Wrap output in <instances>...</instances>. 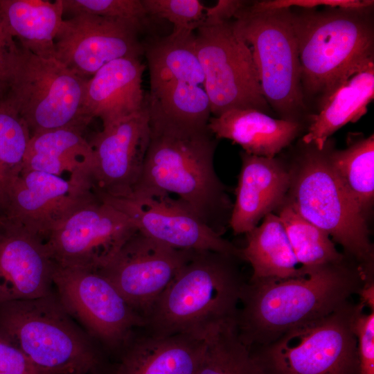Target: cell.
Returning a JSON list of instances; mask_svg holds the SVG:
<instances>
[{"mask_svg":"<svg viewBox=\"0 0 374 374\" xmlns=\"http://www.w3.org/2000/svg\"><path fill=\"white\" fill-rule=\"evenodd\" d=\"M363 309L358 312L354 322L359 374H374V310L364 313Z\"/></svg>","mask_w":374,"mask_h":374,"instance_id":"obj_35","label":"cell"},{"mask_svg":"<svg viewBox=\"0 0 374 374\" xmlns=\"http://www.w3.org/2000/svg\"><path fill=\"white\" fill-rule=\"evenodd\" d=\"M31 134L26 122L5 102L0 103V209L21 173Z\"/></svg>","mask_w":374,"mask_h":374,"instance_id":"obj_31","label":"cell"},{"mask_svg":"<svg viewBox=\"0 0 374 374\" xmlns=\"http://www.w3.org/2000/svg\"><path fill=\"white\" fill-rule=\"evenodd\" d=\"M348 302L332 313L250 349L264 374H359L354 322L364 308Z\"/></svg>","mask_w":374,"mask_h":374,"instance_id":"obj_8","label":"cell"},{"mask_svg":"<svg viewBox=\"0 0 374 374\" xmlns=\"http://www.w3.org/2000/svg\"><path fill=\"white\" fill-rule=\"evenodd\" d=\"M150 139L147 106L103 127L89 141L94 153L91 173L95 194L130 196L139 179Z\"/></svg>","mask_w":374,"mask_h":374,"instance_id":"obj_17","label":"cell"},{"mask_svg":"<svg viewBox=\"0 0 374 374\" xmlns=\"http://www.w3.org/2000/svg\"><path fill=\"white\" fill-rule=\"evenodd\" d=\"M368 282L359 267L345 261L293 278L250 280L235 317L240 338L250 349L268 344L336 311Z\"/></svg>","mask_w":374,"mask_h":374,"instance_id":"obj_1","label":"cell"},{"mask_svg":"<svg viewBox=\"0 0 374 374\" xmlns=\"http://www.w3.org/2000/svg\"><path fill=\"white\" fill-rule=\"evenodd\" d=\"M136 231L124 213L96 197L62 221L44 242L57 265L98 270Z\"/></svg>","mask_w":374,"mask_h":374,"instance_id":"obj_12","label":"cell"},{"mask_svg":"<svg viewBox=\"0 0 374 374\" xmlns=\"http://www.w3.org/2000/svg\"><path fill=\"white\" fill-rule=\"evenodd\" d=\"M87 80L55 57L37 55L17 44L3 102L26 122L31 136L64 127L84 130L81 109Z\"/></svg>","mask_w":374,"mask_h":374,"instance_id":"obj_9","label":"cell"},{"mask_svg":"<svg viewBox=\"0 0 374 374\" xmlns=\"http://www.w3.org/2000/svg\"><path fill=\"white\" fill-rule=\"evenodd\" d=\"M195 374H264L249 347L240 338L235 318L215 326Z\"/></svg>","mask_w":374,"mask_h":374,"instance_id":"obj_28","label":"cell"},{"mask_svg":"<svg viewBox=\"0 0 374 374\" xmlns=\"http://www.w3.org/2000/svg\"><path fill=\"white\" fill-rule=\"evenodd\" d=\"M0 335L33 364L57 374H105L108 364L100 345L52 294L0 304Z\"/></svg>","mask_w":374,"mask_h":374,"instance_id":"obj_5","label":"cell"},{"mask_svg":"<svg viewBox=\"0 0 374 374\" xmlns=\"http://www.w3.org/2000/svg\"><path fill=\"white\" fill-rule=\"evenodd\" d=\"M147 106L150 139L130 196L175 195L213 227L210 219L225 203L213 163L217 139L207 125L180 122Z\"/></svg>","mask_w":374,"mask_h":374,"instance_id":"obj_2","label":"cell"},{"mask_svg":"<svg viewBox=\"0 0 374 374\" xmlns=\"http://www.w3.org/2000/svg\"><path fill=\"white\" fill-rule=\"evenodd\" d=\"M149 105L166 116L195 125H207L211 110L204 87L188 83H170L150 91Z\"/></svg>","mask_w":374,"mask_h":374,"instance_id":"obj_32","label":"cell"},{"mask_svg":"<svg viewBox=\"0 0 374 374\" xmlns=\"http://www.w3.org/2000/svg\"><path fill=\"white\" fill-rule=\"evenodd\" d=\"M0 374H57L39 368L0 335Z\"/></svg>","mask_w":374,"mask_h":374,"instance_id":"obj_36","label":"cell"},{"mask_svg":"<svg viewBox=\"0 0 374 374\" xmlns=\"http://www.w3.org/2000/svg\"><path fill=\"white\" fill-rule=\"evenodd\" d=\"M145 65L139 57H122L101 67L85 84L81 116L87 125L99 118L103 127L139 112L146 98L142 88Z\"/></svg>","mask_w":374,"mask_h":374,"instance_id":"obj_19","label":"cell"},{"mask_svg":"<svg viewBox=\"0 0 374 374\" xmlns=\"http://www.w3.org/2000/svg\"><path fill=\"white\" fill-rule=\"evenodd\" d=\"M195 37L213 116L235 109L270 113L251 50L235 31L233 19L204 23Z\"/></svg>","mask_w":374,"mask_h":374,"instance_id":"obj_10","label":"cell"},{"mask_svg":"<svg viewBox=\"0 0 374 374\" xmlns=\"http://www.w3.org/2000/svg\"><path fill=\"white\" fill-rule=\"evenodd\" d=\"M62 0H0V15L19 45L44 57H55V38L62 23Z\"/></svg>","mask_w":374,"mask_h":374,"instance_id":"obj_25","label":"cell"},{"mask_svg":"<svg viewBox=\"0 0 374 374\" xmlns=\"http://www.w3.org/2000/svg\"><path fill=\"white\" fill-rule=\"evenodd\" d=\"M193 252L173 249L136 231L98 271L145 319Z\"/></svg>","mask_w":374,"mask_h":374,"instance_id":"obj_15","label":"cell"},{"mask_svg":"<svg viewBox=\"0 0 374 374\" xmlns=\"http://www.w3.org/2000/svg\"><path fill=\"white\" fill-rule=\"evenodd\" d=\"M54 290L71 317L104 351L118 355L145 319L98 270L55 263Z\"/></svg>","mask_w":374,"mask_h":374,"instance_id":"obj_11","label":"cell"},{"mask_svg":"<svg viewBox=\"0 0 374 374\" xmlns=\"http://www.w3.org/2000/svg\"><path fill=\"white\" fill-rule=\"evenodd\" d=\"M235 31L251 50L263 96L280 119L309 118L290 8L257 10L247 1L233 19Z\"/></svg>","mask_w":374,"mask_h":374,"instance_id":"obj_7","label":"cell"},{"mask_svg":"<svg viewBox=\"0 0 374 374\" xmlns=\"http://www.w3.org/2000/svg\"><path fill=\"white\" fill-rule=\"evenodd\" d=\"M303 125L256 109H235L211 116L207 127L217 139H229L247 154L274 158L298 136Z\"/></svg>","mask_w":374,"mask_h":374,"instance_id":"obj_23","label":"cell"},{"mask_svg":"<svg viewBox=\"0 0 374 374\" xmlns=\"http://www.w3.org/2000/svg\"><path fill=\"white\" fill-rule=\"evenodd\" d=\"M64 13H80L143 25L148 14L142 0H62Z\"/></svg>","mask_w":374,"mask_h":374,"instance_id":"obj_34","label":"cell"},{"mask_svg":"<svg viewBox=\"0 0 374 374\" xmlns=\"http://www.w3.org/2000/svg\"><path fill=\"white\" fill-rule=\"evenodd\" d=\"M150 73V91L170 83L203 86L195 33L172 32L143 46Z\"/></svg>","mask_w":374,"mask_h":374,"instance_id":"obj_27","label":"cell"},{"mask_svg":"<svg viewBox=\"0 0 374 374\" xmlns=\"http://www.w3.org/2000/svg\"><path fill=\"white\" fill-rule=\"evenodd\" d=\"M242 167L230 217L235 234L247 233L280 206L290 190L291 172L275 157L240 153Z\"/></svg>","mask_w":374,"mask_h":374,"instance_id":"obj_20","label":"cell"},{"mask_svg":"<svg viewBox=\"0 0 374 374\" xmlns=\"http://www.w3.org/2000/svg\"><path fill=\"white\" fill-rule=\"evenodd\" d=\"M17 45L0 15V103L7 94L11 57Z\"/></svg>","mask_w":374,"mask_h":374,"instance_id":"obj_38","label":"cell"},{"mask_svg":"<svg viewBox=\"0 0 374 374\" xmlns=\"http://www.w3.org/2000/svg\"><path fill=\"white\" fill-rule=\"evenodd\" d=\"M89 178L22 170L14 184L0 222L43 241L74 211L96 197Z\"/></svg>","mask_w":374,"mask_h":374,"instance_id":"obj_13","label":"cell"},{"mask_svg":"<svg viewBox=\"0 0 374 374\" xmlns=\"http://www.w3.org/2000/svg\"><path fill=\"white\" fill-rule=\"evenodd\" d=\"M148 16L168 20L173 32L195 33L205 19V7L199 0H142Z\"/></svg>","mask_w":374,"mask_h":374,"instance_id":"obj_33","label":"cell"},{"mask_svg":"<svg viewBox=\"0 0 374 374\" xmlns=\"http://www.w3.org/2000/svg\"><path fill=\"white\" fill-rule=\"evenodd\" d=\"M246 1L219 0L217 3L206 8L204 23H213L233 19L235 13Z\"/></svg>","mask_w":374,"mask_h":374,"instance_id":"obj_39","label":"cell"},{"mask_svg":"<svg viewBox=\"0 0 374 374\" xmlns=\"http://www.w3.org/2000/svg\"><path fill=\"white\" fill-rule=\"evenodd\" d=\"M82 131V128L70 127L31 136L22 170L40 171L60 177L69 172V176L91 179L94 153Z\"/></svg>","mask_w":374,"mask_h":374,"instance_id":"obj_24","label":"cell"},{"mask_svg":"<svg viewBox=\"0 0 374 374\" xmlns=\"http://www.w3.org/2000/svg\"><path fill=\"white\" fill-rule=\"evenodd\" d=\"M303 152L294 175L291 173L289 202L303 217L332 237L346 253L372 277L373 252L364 213L336 174L329 158L328 140L319 150Z\"/></svg>","mask_w":374,"mask_h":374,"instance_id":"obj_6","label":"cell"},{"mask_svg":"<svg viewBox=\"0 0 374 374\" xmlns=\"http://www.w3.org/2000/svg\"><path fill=\"white\" fill-rule=\"evenodd\" d=\"M301 268L305 271L345 261V256L336 249L330 236L303 217L289 204L278 215Z\"/></svg>","mask_w":374,"mask_h":374,"instance_id":"obj_30","label":"cell"},{"mask_svg":"<svg viewBox=\"0 0 374 374\" xmlns=\"http://www.w3.org/2000/svg\"><path fill=\"white\" fill-rule=\"evenodd\" d=\"M206 346V336L189 334L133 338L110 374H195Z\"/></svg>","mask_w":374,"mask_h":374,"instance_id":"obj_22","label":"cell"},{"mask_svg":"<svg viewBox=\"0 0 374 374\" xmlns=\"http://www.w3.org/2000/svg\"><path fill=\"white\" fill-rule=\"evenodd\" d=\"M63 374H89V373H82V372H71V373H63Z\"/></svg>","mask_w":374,"mask_h":374,"instance_id":"obj_40","label":"cell"},{"mask_svg":"<svg viewBox=\"0 0 374 374\" xmlns=\"http://www.w3.org/2000/svg\"><path fill=\"white\" fill-rule=\"evenodd\" d=\"M96 195L124 213L137 231L160 243L179 250L210 251L241 258L240 249L222 238L214 228L174 197Z\"/></svg>","mask_w":374,"mask_h":374,"instance_id":"obj_14","label":"cell"},{"mask_svg":"<svg viewBox=\"0 0 374 374\" xmlns=\"http://www.w3.org/2000/svg\"><path fill=\"white\" fill-rule=\"evenodd\" d=\"M250 6L257 10L278 8H314L322 7L362 8L374 6L371 0H272L255 1Z\"/></svg>","mask_w":374,"mask_h":374,"instance_id":"obj_37","label":"cell"},{"mask_svg":"<svg viewBox=\"0 0 374 374\" xmlns=\"http://www.w3.org/2000/svg\"><path fill=\"white\" fill-rule=\"evenodd\" d=\"M141 26L91 14L73 15L63 19L55 36V57L86 79L114 60L139 57L144 51L138 39Z\"/></svg>","mask_w":374,"mask_h":374,"instance_id":"obj_16","label":"cell"},{"mask_svg":"<svg viewBox=\"0 0 374 374\" xmlns=\"http://www.w3.org/2000/svg\"><path fill=\"white\" fill-rule=\"evenodd\" d=\"M235 258L194 251L145 317L147 335L205 337L215 326L235 319L246 284L234 265Z\"/></svg>","mask_w":374,"mask_h":374,"instance_id":"obj_3","label":"cell"},{"mask_svg":"<svg viewBox=\"0 0 374 374\" xmlns=\"http://www.w3.org/2000/svg\"><path fill=\"white\" fill-rule=\"evenodd\" d=\"M54 267L40 238L0 222V304L54 292Z\"/></svg>","mask_w":374,"mask_h":374,"instance_id":"obj_18","label":"cell"},{"mask_svg":"<svg viewBox=\"0 0 374 374\" xmlns=\"http://www.w3.org/2000/svg\"><path fill=\"white\" fill-rule=\"evenodd\" d=\"M330 163L349 194L364 213L374 194V136H361L344 150L330 149Z\"/></svg>","mask_w":374,"mask_h":374,"instance_id":"obj_29","label":"cell"},{"mask_svg":"<svg viewBox=\"0 0 374 374\" xmlns=\"http://www.w3.org/2000/svg\"><path fill=\"white\" fill-rule=\"evenodd\" d=\"M290 9L310 111L349 71L374 59L373 6Z\"/></svg>","mask_w":374,"mask_h":374,"instance_id":"obj_4","label":"cell"},{"mask_svg":"<svg viewBox=\"0 0 374 374\" xmlns=\"http://www.w3.org/2000/svg\"><path fill=\"white\" fill-rule=\"evenodd\" d=\"M263 218L260 226L246 233V246L240 249L241 258L253 269L250 280L284 279L306 273L297 267L299 262L279 217L270 213Z\"/></svg>","mask_w":374,"mask_h":374,"instance_id":"obj_26","label":"cell"},{"mask_svg":"<svg viewBox=\"0 0 374 374\" xmlns=\"http://www.w3.org/2000/svg\"><path fill=\"white\" fill-rule=\"evenodd\" d=\"M374 98V59L353 69L318 101L310 114L305 145L322 150L328 138L348 123H355L367 112Z\"/></svg>","mask_w":374,"mask_h":374,"instance_id":"obj_21","label":"cell"}]
</instances>
